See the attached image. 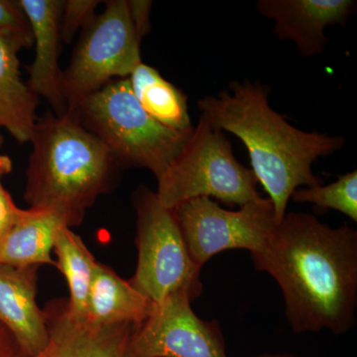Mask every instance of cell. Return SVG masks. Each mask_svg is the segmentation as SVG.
Wrapping results in <instances>:
<instances>
[{
    "instance_id": "7a4b0ae2",
    "label": "cell",
    "mask_w": 357,
    "mask_h": 357,
    "mask_svg": "<svg viewBox=\"0 0 357 357\" xmlns=\"http://www.w3.org/2000/svg\"><path fill=\"white\" fill-rule=\"evenodd\" d=\"M269 93L258 82L234 81L229 91L201 98L198 107L211 126L234 134L248 148L252 172L273 204L278 223L298 188L321 185L312 164L342 149L345 141L295 128L272 109Z\"/></svg>"
},
{
    "instance_id": "7402d4cb",
    "label": "cell",
    "mask_w": 357,
    "mask_h": 357,
    "mask_svg": "<svg viewBox=\"0 0 357 357\" xmlns=\"http://www.w3.org/2000/svg\"><path fill=\"white\" fill-rule=\"evenodd\" d=\"M126 2L134 30L141 42L151 30L150 13L153 2L150 0H126Z\"/></svg>"
},
{
    "instance_id": "9a60e30c",
    "label": "cell",
    "mask_w": 357,
    "mask_h": 357,
    "mask_svg": "<svg viewBox=\"0 0 357 357\" xmlns=\"http://www.w3.org/2000/svg\"><path fill=\"white\" fill-rule=\"evenodd\" d=\"M69 227L64 218L45 208H21L13 229L0 241V265L26 268L49 264L60 230Z\"/></svg>"
},
{
    "instance_id": "d4e9b609",
    "label": "cell",
    "mask_w": 357,
    "mask_h": 357,
    "mask_svg": "<svg viewBox=\"0 0 357 357\" xmlns=\"http://www.w3.org/2000/svg\"><path fill=\"white\" fill-rule=\"evenodd\" d=\"M2 141H0V146H1ZM13 160L9 158L6 154L0 153V185H1V178L13 171Z\"/></svg>"
},
{
    "instance_id": "cb8c5ba5",
    "label": "cell",
    "mask_w": 357,
    "mask_h": 357,
    "mask_svg": "<svg viewBox=\"0 0 357 357\" xmlns=\"http://www.w3.org/2000/svg\"><path fill=\"white\" fill-rule=\"evenodd\" d=\"M0 357H27L8 330L0 324Z\"/></svg>"
},
{
    "instance_id": "ba28073f",
    "label": "cell",
    "mask_w": 357,
    "mask_h": 357,
    "mask_svg": "<svg viewBox=\"0 0 357 357\" xmlns=\"http://www.w3.org/2000/svg\"><path fill=\"white\" fill-rule=\"evenodd\" d=\"M192 261L199 268L229 249L260 252L277 225L273 204L260 198L231 211L208 198L189 199L173 208Z\"/></svg>"
},
{
    "instance_id": "30bf717a",
    "label": "cell",
    "mask_w": 357,
    "mask_h": 357,
    "mask_svg": "<svg viewBox=\"0 0 357 357\" xmlns=\"http://www.w3.org/2000/svg\"><path fill=\"white\" fill-rule=\"evenodd\" d=\"M43 312L48 342L34 357H131L133 325H96L74 316L63 298L47 303Z\"/></svg>"
},
{
    "instance_id": "2e32d148",
    "label": "cell",
    "mask_w": 357,
    "mask_h": 357,
    "mask_svg": "<svg viewBox=\"0 0 357 357\" xmlns=\"http://www.w3.org/2000/svg\"><path fill=\"white\" fill-rule=\"evenodd\" d=\"M154 305L130 282L98 262L89 295L86 319L89 321L96 325L137 326L149 316Z\"/></svg>"
},
{
    "instance_id": "277c9868",
    "label": "cell",
    "mask_w": 357,
    "mask_h": 357,
    "mask_svg": "<svg viewBox=\"0 0 357 357\" xmlns=\"http://www.w3.org/2000/svg\"><path fill=\"white\" fill-rule=\"evenodd\" d=\"M67 112L102 141L122 169L146 168L157 180L192 132L174 130L150 116L133 95L128 77L109 82Z\"/></svg>"
},
{
    "instance_id": "44dd1931",
    "label": "cell",
    "mask_w": 357,
    "mask_h": 357,
    "mask_svg": "<svg viewBox=\"0 0 357 357\" xmlns=\"http://www.w3.org/2000/svg\"><path fill=\"white\" fill-rule=\"evenodd\" d=\"M0 35L20 38L28 48L32 46L31 26L18 0H0Z\"/></svg>"
},
{
    "instance_id": "d6986e66",
    "label": "cell",
    "mask_w": 357,
    "mask_h": 357,
    "mask_svg": "<svg viewBox=\"0 0 357 357\" xmlns=\"http://www.w3.org/2000/svg\"><path fill=\"white\" fill-rule=\"evenodd\" d=\"M294 202L311 204L324 210H335L357 222V172L345 174L337 181L326 185H314L296 190Z\"/></svg>"
},
{
    "instance_id": "ac0fdd59",
    "label": "cell",
    "mask_w": 357,
    "mask_h": 357,
    "mask_svg": "<svg viewBox=\"0 0 357 357\" xmlns=\"http://www.w3.org/2000/svg\"><path fill=\"white\" fill-rule=\"evenodd\" d=\"M56 266L67 280L70 312L79 318H88L89 291L93 283L96 261L83 239L70 227H63L54 244Z\"/></svg>"
},
{
    "instance_id": "4fadbf2b",
    "label": "cell",
    "mask_w": 357,
    "mask_h": 357,
    "mask_svg": "<svg viewBox=\"0 0 357 357\" xmlns=\"http://www.w3.org/2000/svg\"><path fill=\"white\" fill-rule=\"evenodd\" d=\"M38 269L0 265V324L27 357L37 356L48 342L43 309L37 304Z\"/></svg>"
},
{
    "instance_id": "603a6c76",
    "label": "cell",
    "mask_w": 357,
    "mask_h": 357,
    "mask_svg": "<svg viewBox=\"0 0 357 357\" xmlns=\"http://www.w3.org/2000/svg\"><path fill=\"white\" fill-rule=\"evenodd\" d=\"M20 208L14 203L13 197L0 185V241L13 229L20 215Z\"/></svg>"
},
{
    "instance_id": "5b68a950",
    "label": "cell",
    "mask_w": 357,
    "mask_h": 357,
    "mask_svg": "<svg viewBox=\"0 0 357 357\" xmlns=\"http://www.w3.org/2000/svg\"><path fill=\"white\" fill-rule=\"evenodd\" d=\"M157 197L167 208L197 198H215L229 206H243L260 198L258 180L237 161L231 143L203 115L168 170L157 180Z\"/></svg>"
},
{
    "instance_id": "6da1fadb",
    "label": "cell",
    "mask_w": 357,
    "mask_h": 357,
    "mask_svg": "<svg viewBox=\"0 0 357 357\" xmlns=\"http://www.w3.org/2000/svg\"><path fill=\"white\" fill-rule=\"evenodd\" d=\"M251 258L271 275L293 332L344 335L356 323L357 231L305 213H286Z\"/></svg>"
},
{
    "instance_id": "4316f807",
    "label": "cell",
    "mask_w": 357,
    "mask_h": 357,
    "mask_svg": "<svg viewBox=\"0 0 357 357\" xmlns=\"http://www.w3.org/2000/svg\"><path fill=\"white\" fill-rule=\"evenodd\" d=\"M0 141H2V136H1V134H0Z\"/></svg>"
},
{
    "instance_id": "7c38bea8",
    "label": "cell",
    "mask_w": 357,
    "mask_h": 357,
    "mask_svg": "<svg viewBox=\"0 0 357 357\" xmlns=\"http://www.w3.org/2000/svg\"><path fill=\"white\" fill-rule=\"evenodd\" d=\"M31 26L35 57L28 67V86L50 103L56 115L67 114L60 88L59 55L61 46L62 0H18Z\"/></svg>"
},
{
    "instance_id": "ffe728a7",
    "label": "cell",
    "mask_w": 357,
    "mask_h": 357,
    "mask_svg": "<svg viewBox=\"0 0 357 357\" xmlns=\"http://www.w3.org/2000/svg\"><path fill=\"white\" fill-rule=\"evenodd\" d=\"M98 0H67L63 6L61 17V39L70 45L77 32L84 29L96 15Z\"/></svg>"
},
{
    "instance_id": "52a82bcc",
    "label": "cell",
    "mask_w": 357,
    "mask_h": 357,
    "mask_svg": "<svg viewBox=\"0 0 357 357\" xmlns=\"http://www.w3.org/2000/svg\"><path fill=\"white\" fill-rule=\"evenodd\" d=\"M140 43L126 0L105 1L102 13L83 29L60 88L68 110L116 79L130 76L141 61Z\"/></svg>"
},
{
    "instance_id": "8fae6325",
    "label": "cell",
    "mask_w": 357,
    "mask_h": 357,
    "mask_svg": "<svg viewBox=\"0 0 357 357\" xmlns=\"http://www.w3.org/2000/svg\"><path fill=\"white\" fill-rule=\"evenodd\" d=\"M258 13L275 21L274 34L290 40L305 57L325 52L328 26H345L356 13L354 0H259Z\"/></svg>"
},
{
    "instance_id": "5bb4252c",
    "label": "cell",
    "mask_w": 357,
    "mask_h": 357,
    "mask_svg": "<svg viewBox=\"0 0 357 357\" xmlns=\"http://www.w3.org/2000/svg\"><path fill=\"white\" fill-rule=\"evenodd\" d=\"M22 48H28L22 40L0 35V129L21 144L31 140L39 105V96L21 79L18 53Z\"/></svg>"
},
{
    "instance_id": "484cf974",
    "label": "cell",
    "mask_w": 357,
    "mask_h": 357,
    "mask_svg": "<svg viewBox=\"0 0 357 357\" xmlns=\"http://www.w3.org/2000/svg\"><path fill=\"white\" fill-rule=\"evenodd\" d=\"M255 357H298V356H292V354H260V356H257Z\"/></svg>"
},
{
    "instance_id": "8992f818",
    "label": "cell",
    "mask_w": 357,
    "mask_h": 357,
    "mask_svg": "<svg viewBox=\"0 0 357 357\" xmlns=\"http://www.w3.org/2000/svg\"><path fill=\"white\" fill-rule=\"evenodd\" d=\"M132 204L138 260L131 285L154 304L175 295L198 299L203 292L202 268L189 255L173 210L162 206L156 192L145 185L134 192Z\"/></svg>"
},
{
    "instance_id": "3957f363",
    "label": "cell",
    "mask_w": 357,
    "mask_h": 357,
    "mask_svg": "<svg viewBox=\"0 0 357 357\" xmlns=\"http://www.w3.org/2000/svg\"><path fill=\"white\" fill-rule=\"evenodd\" d=\"M30 142L24 199L29 208L56 211L70 229L119 182L122 168L109 150L68 112L37 119Z\"/></svg>"
},
{
    "instance_id": "9c48e42d",
    "label": "cell",
    "mask_w": 357,
    "mask_h": 357,
    "mask_svg": "<svg viewBox=\"0 0 357 357\" xmlns=\"http://www.w3.org/2000/svg\"><path fill=\"white\" fill-rule=\"evenodd\" d=\"M184 295L169 297L142 323L134 326L131 357H227L218 321H204L195 314Z\"/></svg>"
},
{
    "instance_id": "e0dca14e",
    "label": "cell",
    "mask_w": 357,
    "mask_h": 357,
    "mask_svg": "<svg viewBox=\"0 0 357 357\" xmlns=\"http://www.w3.org/2000/svg\"><path fill=\"white\" fill-rule=\"evenodd\" d=\"M128 79L136 100L155 121L181 132L192 130L187 96L155 68L141 62Z\"/></svg>"
}]
</instances>
